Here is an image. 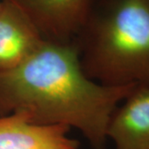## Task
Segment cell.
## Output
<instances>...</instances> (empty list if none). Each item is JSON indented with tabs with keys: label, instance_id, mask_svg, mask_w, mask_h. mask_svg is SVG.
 <instances>
[{
	"label": "cell",
	"instance_id": "cell-1",
	"mask_svg": "<svg viewBox=\"0 0 149 149\" xmlns=\"http://www.w3.org/2000/svg\"><path fill=\"white\" fill-rule=\"evenodd\" d=\"M137 86L91 80L74 45L45 40L23 63L0 73V116L17 113L32 123L75 128L102 149L113 113Z\"/></svg>",
	"mask_w": 149,
	"mask_h": 149
},
{
	"label": "cell",
	"instance_id": "cell-2",
	"mask_svg": "<svg viewBox=\"0 0 149 149\" xmlns=\"http://www.w3.org/2000/svg\"><path fill=\"white\" fill-rule=\"evenodd\" d=\"M80 58L85 74L101 85H149V0H111Z\"/></svg>",
	"mask_w": 149,
	"mask_h": 149
},
{
	"label": "cell",
	"instance_id": "cell-3",
	"mask_svg": "<svg viewBox=\"0 0 149 149\" xmlns=\"http://www.w3.org/2000/svg\"><path fill=\"white\" fill-rule=\"evenodd\" d=\"M30 19L44 40L71 43L88 24L92 0H2Z\"/></svg>",
	"mask_w": 149,
	"mask_h": 149
},
{
	"label": "cell",
	"instance_id": "cell-4",
	"mask_svg": "<svg viewBox=\"0 0 149 149\" xmlns=\"http://www.w3.org/2000/svg\"><path fill=\"white\" fill-rule=\"evenodd\" d=\"M41 33L19 8L2 1L0 10V73L23 63L44 42Z\"/></svg>",
	"mask_w": 149,
	"mask_h": 149
},
{
	"label": "cell",
	"instance_id": "cell-5",
	"mask_svg": "<svg viewBox=\"0 0 149 149\" xmlns=\"http://www.w3.org/2000/svg\"><path fill=\"white\" fill-rule=\"evenodd\" d=\"M107 139L115 149H149V85H138L116 109Z\"/></svg>",
	"mask_w": 149,
	"mask_h": 149
},
{
	"label": "cell",
	"instance_id": "cell-6",
	"mask_svg": "<svg viewBox=\"0 0 149 149\" xmlns=\"http://www.w3.org/2000/svg\"><path fill=\"white\" fill-rule=\"evenodd\" d=\"M70 128L40 125L17 113L0 116V149H77Z\"/></svg>",
	"mask_w": 149,
	"mask_h": 149
},
{
	"label": "cell",
	"instance_id": "cell-7",
	"mask_svg": "<svg viewBox=\"0 0 149 149\" xmlns=\"http://www.w3.org/2000/svg\"><path fill=\"white\" fill-rule=\"evenodd\" d=\"M1 8H2V0H0V10H1Z\"/></svg>",
	"mask_w": 149,
	"mask_h": 149
}]
</instances>
